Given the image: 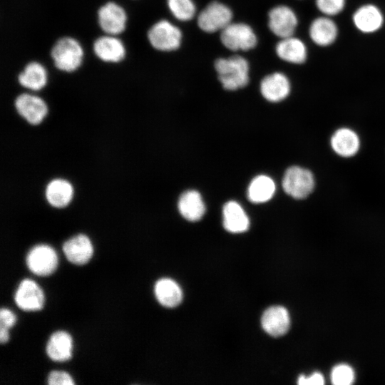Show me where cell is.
Returning a JSON list of instances; mask_svg holds the SVG:
<instances>
[{
	"label": "cell",
	"mask_w": 385,
	"mask_h": 385,
	"mask_svg": "<svg viewBox=\"0 0 385 385\" xmlns=\"http://www.w3.org/2000/svg\"><path fill=\"white\" fill-rule=\"evenodd\" d=\"M223 226L232 233L246 231L250 226L249 218L241 205L235 201L226 202L222 210Z\"/></svg>",
	"instance_id": "19"
},
{
	"label": "cell",
	"mask_w": 385,
	"mask_h": 385,
	"mask_svg": "<svg viewBox=\"0 0 385 385\" xmlns=\"http://www.w3.org/2000/svg\"><path fill=\"white\" fill-rule=\"evenodd\" d=\"M28 268L38 276H48L56 269L58 257L55 250L47 245H38L32 247L26 258Z\"/></svg>",
	"instance_id": "7"
},
{
	"label": "cell",
	"mask_w": 385,
	"mask_h": 385,
	"mask_svg": "<svg viewBox=\"0 0 385 385\" xmlns=\"http://www.w3.org/2000/svg\"><path fill=\"white\" fill-rule=\"evenodd\" d=\"M51 56L57 69L69 73L75 71L81 65L83 50L76 39L64 36L58 38L53 45Z\"/></svg>",
	"instance_id": "2"
},
{
	"label": "cell",
	"mask_w": 385,
	"mask_h": 385,
	"mask_svg": "<svg viewBox=\"0 0 385 385\" xmlns=\"http://www.w3.org/2000/svg\"><path fill=\"white\" fill-rule=\"evenodd\" d=\"M297 383L300 385H322L324 384V378L319 372H314L309 376L300 375Z\"/></svg>",
	"instance_id": "32"
},
{
	"label": "cell",
	"mask_w": 385,
	"mask_h": 385,
	"mask_svg": "<svg viewBox=\"0 0 385 385\" xmlns=\"http://www.w3.org/2000/svg\"><path fill=\"white\" fill-rule=\"evenodd\" d=\"M275 51L282 60L295 64L304 63L307 56L304 42L292 36L281 38L276 45Z\"/></svg>",
	"instance_id": "17"
},
{
	"label": "cell",
	"mask_w": 385,
	"mask_h": 385,
	"mask_svg": "<svg viewBox=\"0 0 385 385\" xmlns=\"http://www.w3.org/2000/svg\"><path fill=\"white\" fill-rule=\"evenodd\" d=\"M268 26L277 36L283 38L293 36L297 26V18L292 9L280 5L272 8L268 14Z\"/></svg>",
	"instance_id": "10"
},
{
	"label": "cell",
	"mask_w": 385,
	"mask_h": 385,
	"mask_svg": "<svg viewBox=\"0 0 385 385\" xmlns=\"http://www.w3.org/2000/svg\"><path fill=\"white\" fill-rule=\"evenodd\" d=\"M345 0H316L317 9L326 16L339 14L344 9Z\"/></svg>",
	"instance_id": "29"
},
{
	"label": "cell",
	"mask_w": 385,
	"mask_h": 385,
	"mask_svg": "<svg viewBox=\"0 0 385 385\" xmlns=\"http://www.w3.org/2000/svg\"><path fill=\"white\" fill-rule=\"evenodd\" d=\"M353 21L355 26L361 32L372 33L381 27L384 17L378 7L373 4H366L354 12Z\"/></svg>",
	"instance_id": "16"
},
{
	"label": "cell",
	"mask_w": 385,
	"mask_h": 385,
	"mask_svg": "<svg viewBox=\"0 0 385 385\" xmlns=\"http://www.w3.org/2000/svg\"><path fill=\"white\" fill-rule=\"evenodd\" d=\"M155 297L163 306L175 307L180 304L183 292L180 286L170 278H162L155 285Z\"/></svg>",
	"instance_id": "25"
},
{
	"label": "cell",
	"mask_w": 385,
	"mask_h": 385,
	"mask_svg": "<svg viewBox=\"0 0 385 385\" xmlns=\"http://www.w3.org/2000/svg\"><path fill=\"white\" fill-rule=\"evenodd\" d=\"M16 321L15 314L6 308L0 309V327L9 329L14 325Z\"/></svg>",
	"instance_id": "31"
},
{
	"label": "cell",
	"mask_w": 385,
	"mask_h": 385,
	"mask_svg": "<svg viewBox=\"0 0 385 385\" xmlns=\"http://www.w3.org/2000/svg\"><path fill=\"white\" fill-rule=\"evenodd\" d=\"M172 14L178 20L185 21L193 18L196 8L192 0H167Z\"/></svg>",
	"instance_id": "27"
},
{
	"label": "cell",
	"mask_w": 385,
	"mask_h": 385,
	"mask_svg": "<svg viewBox=\"0 0 385 385\" xmlns=\"http://www.w3.org/2000/svg\"><path fill=\"white\" fill-rule=\"evenodd\" d=\"M338 29L336 24L327 16L315 19L309 27V36L314 43L320 46L332 44L337 38Z\"/></svg>",
	"instance_id": "23"
},
{
	"label": "cell",
	"mask_w": 385,
	"mask_h": 385,
	"mask_svg": "<svg viewBox=\"0 0 385 385\" xmlns=\"http://www.w3.org/2000/svg\"><path fill=\"white\" fill-rule=\"evenodd\" d=\"M275 184L272 178L261 175L255 177L249 185L247 197L254 203H262L268 201L274 195Z\"/></svg>",
	"instance_id": "26"
},
{
	"label": "cell",
	"mask_w": 385,
	"mask_h": 385,
	"mask_svg": "<svg viewBox=\"0 0 385 385\" xmlns=\"http://www.w3.org/2000/svg\"><path fill=\"white\" fill-rule=\"evenodd\" d=\"M47 72L45 67L37 61L27 63L18 75L19 83L31 91H39L47 83Z\"/></svg>",
	"instance_id": "24"
},
{
	"label": "cell",
	"mask_w": 385,
	"mask_h": 385,
	"mask_svg": "<svg viewBox=\"0 0 385 385\" xmlns=\"http://www.w3.org/2000/svg\"><path fill=\"white\" fill-rule=\"evenodd\" d=\"M63 251L69 262L77 265H82L91 260L93 247L88 236L78 234L63 243Z\"/></svg>",
	"instance_id": "14"
},
{
	"label": "cell",
	"mask_w": 385,
	"mask_h": 385,
	"mask_svg": "<svg viewBox=\"0 0 385 385\" xmlns=\"http://www.w3.org/2000/svg\"><path fill=\"white\" fill-rule=\"evenodd\" d=\"M222 43L232 51H249L257 42L252 29L244 23H230L220 31Z\"/></svg>",
	"instance_id": "3"
},
{
	"label": "cell",
	"mask_w": 385,
	"mask_h": 385,
	"mask_svg": "<svg viewBox=\"0 0 385 385\" xmlns=\"http://www.w3.org/2000/svg\"><path fill=\"white\" fill-rule=\"evenodd\" d=\"M260 91L263 97L271 102L284 100L290 92L287 77L279 72L266 76L261 81Z\"/></svg>",
	"instance_id": "15"
},
{
	"label": "cell",
	"mask_w": 385,
	"mask_h": 385,
	"mask_svg": "<svg viewBox=\"0 0 385 385\" xmlns=\"http://www.w3.org/2000/svg\"><path fill=\"white\" fill-rule=\"evenodd\" d=\"M14 301L22 310L36 311L43 307L44 295L41 287L34 281L24 279L18 286Z\"/></svg>",
	"instance_id": "11"
},
{
	"label": "cell",
	"mask_w": 385,
	"mask_h": 385,
	"mask_svg": "<svg viewBox=\"0 0 385 385\" xmlns=\"http://www.w3.org/2000/svg\"><path fill=\"white\" fill-rule=\"evenodd\" d=\"M284 191L295 199L307 197L314 188V178L307 169L299 166L289 167L282 179Z\"/></svg>",
	"instance_id": "5"
},
{
	"label": "cell",
	"mask_w": 385,
	"mask_h": 385,
	"mask_svg": "<svg viewBox=\"0 0 385 385\" xmlns=\"http://www.w3.org/2000/svg\"><path fill=\"white\" fill-rule=\"evenodd\" d=\"M98 23L106 34L116 36L125 29L127 15L119 4L108 1L98 10Z\"/></svg>",
	"instance_id": "8"
},
{
	"label": "cell",
	"mask_w": 385,
	"mask_h": 385,
	"mask_svg": "<svg viewBox=\"0 0 385 385\" xmlns=\"http://www.w3.org/2000/svg\"><path fill=\"white\" fill-rule=\"evenodd\" d=\"M261 324L263 329L274 337L285 334L290 327V317L287 309L282 306H272L262 314Z\"/></svg>",
	"instance_id": "13"
},
{
	"label": "cell",
	"mask_w": 385,
	"mask_h": 385,
	"mask_svg": "<svg viewBox=\"0 0 385 385\" xmlns=\"http://www.w3.org/2000/svg\"><path fill=\"white\" fill-rule=\"evenodd\" d=\"M47 382L49 385H73L74 381L71 376L63 371H52L48 376Z\"/></svg>",
	"instance_id": "30"
},
{
	"label": "cell",
	"mask_w": 385,
	"mask_h": 385,
	"mask_svg": "<svg viewBox=\"0 0 385 385\" xmlns=\"http://www.w3.org/2000/svg\"><path fill=\"white\" fill-rule=\"evenodd\" d=\"M14 106L18 113L34 125L40 124L48 113L46 102L41 98L29 93L18 96Z\"/></svg>",
	"instance_id": "9"
},
{
	"label": "cell",
	"mask_w": 385,
	"mask_h": 385,
	"mask_svg": "<svg viewBox=\"0 0 385 385\" xmlns=\"http://www.w3.org/2000/svg\"><path fill=\"white\" fill-rule=\"evenodd\" d=\"M331 145L334 151L342 157H351L359 150V138L352 130L346 128L335 131L331 138Z\"/></svg>",
	"instance_id": "22"
},
{
	"label": "cell",
	"mask_w": 385,
	"mask_h": 385,
	"mask_svg": "<svg viewBox=\"0 0 385 385\" xmlns=\"http://www.w3.org/2000/svg\"><path fill=\"white\" fill-rule=\"evenodd\" d=\"M232 12L226 5L218 2L210 3L198 15L197 25L203 31L214 33L222 31L232 22Z\"/></svg>",
	"instance_id": "6"
},
{
	"label": "cell",
	"mask_w": 385,
	"mask_h": 385,
	"mask_svg": "<svg viewBox=\"0 0 385 385\" xmlns=\"http://www.w3.org/2000/svg\"><path fill=\"white\" fill-rule=\"evenodd\" d=\"M178 206L180 215L192 222L200 220L205 212L200 194L193 190H187L180 195Z\"/></svg>",
	"instance_id": "20"
},
{
	"label": "cell",
	"mask_w": 385,
	"mask_h": 385,
	"mask_svg": "<svg viewBox=\"0 0 385 385\" xmlns=\"http://www.w3.org/2000/svg\"><path fill=\"white\" fill-rule=\"evenodd\" d=\"M215 68L219 81L227 90L243 88L249 82V63L242 56L218 58L215 62Z\"/></svg>",
	"instance_id": "1"
},
{
	"label": "cell",
	"mask_w": 385,
	"mask_h": 385,
	"mask_svg": "<svg viewBox=\"0 0 385 385\" xmlns=\"http://www.w3.org/2000/svg\"><path fill=\"white\" fill-rule=\"evenodd\" d=\"M95 55L107 63H118L125 56V48L118 38L106 34L97 38L93 43Z\"/></svg>",
	"instance_id": "12"
},
{
	"label": "cell",
	"mask_w": 385,
	"mask_h": 385,
	"mask_svg": "<svg viewBox=\"0 0 385 385\" xmlns=\"http://www.w3.org/2000/svg\"><path fill=\"white\" fill-rule=\"evenodd\" d=\"M45 196L50 205L56 208H63L71 201L73 196V188L68 180L56 178L47 184Z\"/></svg>",
	"instance_id": "18"
},
{
	"label": "cell",
	"mask_w": 385,
	"mask_h": 385,
	"mask_svg": "<svg viewBox=\"0 0 385 385\" xmlns=\"http://www.w3.org/2000/svg\"><path fill=\"white\" fill-rule=\"evenodd\" d=\"M148 38L154 48L161 51H172L180 47L182 33L177 26L163 19L150 28Z\"/></svg>",
	"instance_id": "4"
},
{
	"label": "cell",
	"mask_w": 385,
	"mask_h": 385,
	"mask_svg": "<svg viewBox=\"0 0 385 385\" xmlns=\"http://www.w3.org/2000/svg\"><path fill=\"white\" fill-rule=\"evenodd\" d=\"M355 379L353 369L346 364H339L333 367L331 371V381L335 385H349Z\"/></svg>",
	"instance_id": "28"
},
{
	"label": "cell",
	"mask_w": 385,
	"mask_h": 385,
	"mask_svg": "<svg viewBox=\"0 0 385 385\" xmlns=\"http://www.w3.org/2000/svg\"><path fill=\"white\" fill-rule=\"evenodd\" d=\"M9 332L6 328L0 327V342L4 344L9 340Z\"/></svg>",
	"instance_id": "33"
},
{
	"label": "cell",
	"mask_w": 385,
	"mask_h": 385,
	"mask_svg": "<svg viewBox=\"0 0 385 385\" xmlns=\"http://www.w3.org/2000/svg\"><path fill=\"white\" fill-rule=\"evenodd\" d=\"M73 341L71 335L64 331L53 333L46 345V354L55 361H65L72 355Z\"/></svg>",
	"instance_id": "21"
}]
</instances>
